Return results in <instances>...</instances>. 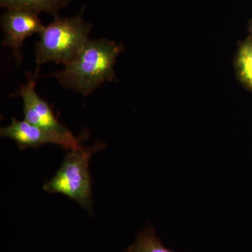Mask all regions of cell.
I'll use <instances>...</instances> for the list:
<instances>
[{
  "label": "cell",
  "mask_w": 252,
  "mask_h": 252,
  "mask_svg": "<svg viewBox=\"0 0 252 252\" xmlns=\"http://www.w3.org/2000/svg\"><path fill=\"white\" fill-rule=\"evenodd\" d=\"M1 137L14 141L21 150L27 148H39L46 144H56L65 150H72L81 147L82 136L64 135L46 130L30 124L27 121H18L13 118L11 124L1 127Z\"/></svg>",
  "instance_id": "277c9868"
},
{
  "label": "cell",
  "mask_w": 252,
  "mask_h": 252,
  "mask_svg": "<svg viewBox=\"0 0 252 252\" xmlns=\"http://www.w3.org/2000/svg\"><path fill=\"white\" fill-rule=\"evenodd\" d=\"M124 252H176L162 245L152 225H147Z\"/></svg>",
  "instance_id": "9c48e42d"
},
{
  "label": "cell",
  "mask_w": 252,
  "mask_h": 252,
  "mask_svg": "<svg viewBox=\"0 0 252 252\" xmlns=\"http://www.w3.org/2000/svg\"><path fill=\"white\" fill-rule=\"evenodd\" d=\"M123 47L107 39H89L77 56L61 72L52 74L64 87L84 95L116 78L114 66Z\"/></svg>",
  "instance_id": "6da1fadb"
},
{
  "label": "cell",
  "mask_w": 252,
  "mask_h": 252,
  "mask_svg": "<svg viewBox=\"0 0 252 252\" xmlns=\"http://www.w3.org/2000/svg\"><path fill=\"white\" fill-rule=\"evenodd\" d=\"M32 11L21 9L7 10L1 17V26L5 39L2 45L12 50L16 62L22 61L21 48L29 36L40 33L44 26L39 16Z\"/></svg>",
  "instance_id": "8992f818"
},
{
  "label": "cell",
  "mask_w": 252,
  "mask_h": 252,
  "mask_svg": "<svg viewBox=\"0 0 252 252\" xmlns=\"http://www.w3.org/2000/svg\"><path fill=\"white\" fill-rule=\"evenodd\" d=\"M84 9L71 18L54 16V21L39 33L36 43L38 66L54 62L64 66L71 62L89 40L92 24L83 18Z\"/></svg>",
  "instance_id": "7a4b0ae2"
},
{
  "label": "cell",
  "mask_w": 252,
  "mask_h": 252,
  "mask_svg": "<svg viewBox=\"0 0 252 252\" xmlns=\"http://www.w3.org/2000/svg\"><path fill=\"white\" fill-rule=\"evenodd\" d=\"M105 144L97 142L91 147L69 150L59 170L43 185V190L61 193L75 200L83 208L93 212V182L89 165L93 155L104 148Z\"/></svg>",
  "instance_id": "3957f363"
},
{
  "label": "cell",
  "mask_w": 252,
  "mask_h": 252,
  "mask_svg": "<svg viewBox=\"0 0 252 252\" xmlns=\"http://www.w3.org/2000/svg\"><path fill=\"white\" fill-rule=\"evenodd\" d=\"M72 0H0V6L7 10L21 9L58 16L60 10L67 6Z\"/></svg>",
  "instance_id": "52a82bcc"
},
{
  "label": "cell",
  "mask_w": 252,
  "mask_h": 252,
  "mask_svg": "<svg viewBox=\"0 0 252 252\" xmlns=\"http://www.w3.org/2000/svg\"><path fill=\"white\" fill-rule=\"evenodd\" d=\"M234 67L239 81L252 94V41L250 36L239 43Z\"/></svg>",
  "instance_id": "ba28073f"
},
{
  "label": "cell",
  "mask_w": 252,
  "mask_h": 252,
  "mask_svg": "<svg viewBox=\"0 0 252 252\" xmlns=\"http://www.w3.org/2000/svg\"><path fill=\"white\" fill-rule=\"evenodd\" d=\"M248 32H249V36L250 37V39H252V18L250 20V22H249L248 24Z\"/></svg>",
  "instance_id": "30bf717a"
},
{
  "label": "cell",
  "mask_w": 252,
  "mask_h": 252,
  "mask_svg": "<svg viewBox=\"0 0 252 252\" xmlns=\"http://www.w3.org/2000/svg\"><path fill=\"white\" fill-rule=\"evenodd\" d=\"M39 66L35 73L30 77L27 84L17 91L18 96L23 99L25 120L30 124L61 135H70L72 132L58 120L52 107L36 94L35 86L39 77Z\"/></svg>",
  "instance_id": "5b68a950"
}]
</instances>
